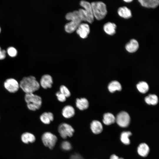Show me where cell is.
I'll return each mask as SVG.
<instances>
[{"label":"cell","mask_w":159,"mask_h":159,"mask_svg":"<svg viewBox=\"0 0 159 159\" xmlns=\"http://www.w3.org/2000/svg\"><path fill=\"white\" fill-rule=\"evenodd\" d=\"M19 85V87L26 94L34 93L38 90L40 87L39 82L33 76L23 77Z\"/></svg>","instance_id":"cell-1"},{"label":"cell","mask_w":159,"mask_h":159,"mask_svg":"<svg viewBox=\"0 0 159 159\" xmlns=\"http://www.w3.org/2000/svg\"><path fill=\"white\" fill-rule=\"evenodd\" d=\"M65 17L67 19L71 21L65 26L66 31L69 33H71L76 29L82 21L78 11L69 13L66 15Z\"/></svg>","instance_id":"cell-2"},{"label":"cell","mask_w":159,"mask_h":159,"mask_svg":"<svg viewBox=\"0 0 159 159\" xmlns=\"http://www.w3.org/2000/svg\"><path fill=\"white\" fill-rule=\"evenodd\" d=\"M24 99L28 108L31 110L36 111L39 109L41 107L42 103L41 97L34 93L26 94Z\"/></svg>","instance_id":"cell-3"},{"label":"cell","mask_w":159,"mask_h":159,"mask_svg":"<svg viewBox=\"0 0 159 159\" xmlns=\"http://www.w3.org/2000/svg\"><path fill=\"white\" fill-rule=\"evenodd\" d=\"M80 4L85 9H80L78 10L82 21L92 23L94 21V16L91 4L85 1H81Z\"/></svg>","instance_id":"cell-4"},{"label":"cell","mask_w":159,"mask_h":159,"mask_svg":"<svg viewBox=\"0 0 159 159\" xmlns=\"http://www.w3.org/2000/svg\"><path fill=\"white\" fill-rule=\"evenodd\" d=\"M91 4L94 16L98 20L103 19L107 13L106 5L101 1L92 2Z\"/></svg>","instance_id":"cell-5"},{"label":"cell","mask_w":159,"mask_h":159,"mask_svg":"<svg viewBox=\"0 0 159 159\" xmlns=\"http://www.w3.org/2000/svg\"><path fill=\"white\" fill-rule=\"evenodd\" d=\"M57 130L60 137L63 140L72 137L74 132L73 127L66 122L60 123L58 127Z\"/></svg>","instance_id":"cell-6"},{"label":"cell","mask_w":159,"mask_h":159,"mask_svg":"<svg viewBox=\"0 0 159 159\" xmlns=\"http://www.w3.org/2000/svg\"><path fill=\"white\" fill-rule=\"evenodd\" d=\"M41 140L43 145L50 150L53 149L58 140L57 137L49 132L44 133L41 135Z\"/></svg>","instance_id":"cell-7"},{"label":"cell","mask_w":159,"mask_h":159,"mask_svg":"<svg viewBox=\"0 0 159 159\" xmlns=\"http://www.w3.org/2000/svg\"><path fill=\"white\" fill-rule=\"evenodd\" d=\"M115 121L120 127H126L128 126L130 122V117L128 114L125 111L120 112L115 118Z\"/></svg>","instance_id":"cell-8"},{"label":"cell","mask_w":159,"mask_h":159,"mask_svg":"<svg viewBox=\"0 0 159 159\" xmlns=\"http://www.w3.org/2000/svg\"><path fill=\"white\" fill-rule=\"evenodd\" d=\"M4 86L8 92L11 93L17 92L20 87L18 82L12 78L6 79L4 83Z\"/></svg>","instance_id":"cell-9"},{"label":"cell","mask_w":159,"mask_h":159,"mask_svg":"<svg viewBox=\"0 0 159 159\" xmlns=\"http://www.w3.org/2000/svg\"><path fill=\"white\" fill-rule=\"evenodd\" d=\"M39 83L40 85L44 89L51 88L53 83L52 78L49 74H45L42 77Z\"/></svg>","instance_id":"cell-10"},{"label":"cell","mask_w":159,"mask_h":159,"mask_svg":"<svg viewBox=\"0 0 159 159\" xmlns=\"http://www.w3.org/2000/svg\"><path fill=\"white\" fill-rule=\"evenodd\" d=\"M90 32L89 25L85 23H81L79 25L76 31L77 33L82 38L87 37Z\"/></svg>","instance_id":"cell-11"},{"label":"cell","mask_w":159,"mask_h":159,"mask_svg":"<svg viewBox=\"0 0 159 159\" xmlns=\"http://www.w3.org/2000/svg\"><path fill=\"white\" fill-rule=\"evenodd\" d=\"M90 128L91 132L95 135L100 133L103 130V126L102 123L97 120H93L91 122Z\"/></svg>","instance_id":"cell-12"},{"label":"cell","mask_w":159,"mask_h":159,"mask_svg":"<svg viewBox=\"0 0 159 159\" xmlns=\"http://www.w3.org/2000/svg\"><path fill=\"white\" fill-rule=\"evenodd\" d=\"M62 114L65 118L69 119L73 117L75 114V110L73 107L70 105L65 106L62 111Z\"/></svg>","instance_id":"cell-13"},{"label":"cell","mask_w":159,"mask_h":159,"mask_svg":"<svg viewBox=\"0 0 159 159\" xmlns=\"http://www.w3.org/2000/svg\"><path fill=\"white\" fill-rule=\"evenodd\" d=\"M39 118L41 121L45 125H49L54 119V115L51 112H45L40 116Z\"/></svg>","instance_id":"cell-14"},{"label":"cell","mask_w":159,"mask_h":159,"mask_svg":"<svg viewBox=\"0 0 159 159\" xmlns=\"http://www.w3.org/2000/svg\"><path fill=\"white\" fill-rule=\"evenodd\" d=\"M76 107L80 110L87 109L89 106V102L88 100L85 97L77 98L75 101Z\"/></svg>","instance_id":"cell-15"},{"label":"cell","mask_w":159,"mask_h":159,"mask_svg":"<svg viewBox=\"0 0 159 159\" xmlns=\"http://www.w3.org/2000/svg\"><path fill=\"white\" fill-rule=\"evenodd\" d=\"M139 47L138 41L135 39H132L126 44L125 48L127 52L132 53L136 52L138 50Z\"/></svg>","instance_id":"cell-16"},{"label":"cell","mask_w":159,"mask_h":159,"mask_svg":"<svg viewBox=\"0 0 159 159\" xmlns=\"http://www.w3.org/2000/svg\"><path fill=\"white\" fill-rule=\"evenodd\" d=\"M59 147L62 150L66 151H69L72 149V146L70 142L67 140H63L61 138L58 139L57 142Z\"/></svg>","instance_id":"cell-17"},{"label":"cell","mask_w":159,"mask_h":159,"mask_svg":"<svg viewBox=\"0 0 159 159\" xmlns=\"http://www.w3.org/2000/svg\"><path fill=\"white\" fill-rule=\"evenodd\" d=\"M138 1L142 6L148 8H155L159 4L158 0H139Z\"/></svg>","instance_id":"cell-18"},{"label":"cell","mask_w":159,"mask_h":159,"mask_svg":"<svg viewBox=\"0 0 159 159\" xmlns=\"http://www.w3.org/2000/svg\"><path fill=\"white\" fill-rule=\"evenodd\" d=\"M22 141L25 144L29 143H33L35 142L36 138L35 135L32 133L26 132L23 133L21 136Z\"/></svg>","instance_id":"cell-19"},{"label":"cell","mask_w":159,"mask_h":159,"mask_svg":"<svg viewBox=\"0 0 159 159\" xmlns=\"http://www.w3.org/2000/svg\"><path fill=\"white\" fill-rule=\"evenodd\" d=\"M116 25L114 23L108 22L105 23L103 26V29L107 34L113 35L116 32Z\"/></svg>","instance_id":"cell-20"},{"label":"cell","mask_w":159,"mask_h":159,"mask_svg":"<svg viewBox=\"0 0 159 159\" xmlns=\"http://www.w3.org/2000/svg\"><path fill=\"white\" fill-rule=\"evenodd\" d=\"M149 151L150 149L149 146L145 143L140 144L137 148V152L138 154L143 157L147 156Z\"/></svg>","instance_id":"cell-21"},{"label":"cell","mask_w":159,"mask_h":159,"mask_svg":"<svg viewBox=\"0 0 159 159\" xmlns=\"http://www.w3.org/2000/svg\"><path fill=\"white\" fill-rule=\"evenodd\" d=\"M117 12L120 17L125 19L130 18L132 16L131 10L126 6H123L119 8Z\"/></svg>","instance_id":"cell-22"},{"label":"cell","mask_w":159,"mask_h":159,"mask_svg":"<svg viewBox=\"0 0 159 159\" xmlns=\"http://www.w3.org/2000/svg\"><path fill=\"white\" fill-rule=\"evenodd\" d=\"M103 122L106 125H110L115 121V117L110 113H105L103 116Z\"/></svg>","instance_id":"cell-23"},{"label":"cell","mask_w":159,"mask_h":159,"mask_svg":"<svg viewBox=\"0 0 159 159\" xmlns=\"http://www.w3.org/2000/svg\"><path fill=\"white\" fill-rule=\"evenodd\" d=\"M109 90L112 93L116 90L120 91L122 87L120 83L117 81H113L110 82L108 87Z\"/></svg>","instance_id":"cell-24"},{"label":"cell","mask_w":159,"mask_h":159,"mask_svg":"<svg viewBox=\"0 0 159 159\" xmlns=\"http://www.w3.org/2000/svg\"><path fill=\"white\" fill-rule=\"evenodd\" d=\"M132 135L130 131H126L122 132L120 135V139L121 141L126 145H128L130 143L129 137Z\"/></svg>","instance_id":"cell-25"},{"label":"cell","mask_w":159,"mask_h":159,"mask_svg":"<svg viewBox=\"0 0 159 159\" xmlns=\"http://www.w3.org/2000/svg\"><path fill=\"white\" fill-rule=\"evenodd\" d=\"M145 102L149 105H155L158 102L157 96L154 94H150L146 96L145 99Z\"/></svg>","instance_id":"cell-26"},{"label":"cell","mask_w":159,"mask_h":159,"mask_svg":"<svg viewBox=\"0 0 159 159\" xmlns=\"http://www.w3.org/2000/svg\"><path fill=\"white\" fill-rule=\"evenodd\" d=\"M136 87L138 90L142 93H146L149 90L148 85L144 81L139 82L137 85Z\"/></svg>","instance_id":"cell-27"},{"label":"cell","mask_w":159,"mask_h":159,"mask_svg":"<svg viewBox=\"0 0 159 159\" xmlns=\"http://www.w3.org/2000/svg\"><path fill=\"white\" fill-rule=\"evenodd\" d=\"M59 91L66 98L69 97L71 95L69 89L64 85H62L60 86Z\"/></svg>","instance_id":"cell-28"},{"label":"cell","mask_w":159,"mask_h":159,"mask_svg":"<svg viewBox=\"0 0 159 159\" xmlns=\"http://www.w3.org/2000/svg\"><path fill=\"white\" fill-rule=\"evenodd\" d=\"M7 52L9 55L12 57H15L17 54L16 49L13 47H9L7 49Z\"/></svg>","instance_id":"cell-29"},{"label":"cell","mask_w":159,"mask_h":159,"mask_svg":"<svg viewBox=\"0 0 159 159\" xmlns=\"http://www.w3.org/2000/svg\"><path fill=\"white\" fill-rule=\"evenodd\" d=\"M56 95L58 100L61 102H63L66 100V97L62 94L59 91L56 93Z\"/></svg>","instance_id":"cell-30"},{"label":"cell","mask_w":159,"mask_h":159,"mask_svg":"<svg viewBox=\"0 0 159 159\" xmlns=\"http://www.w3.org/2000/svg\"><path fill=\"white\" fill-rule=\"evenodd\" d=\"M6 57V51L4 49H1L0 47V60L3 59Z\"/></svg>","instance_id":"cell-31"},{"label":"cell","mask_w":159,"mask_h":159,"mask_svg":"<svg viewBox=\"0 0 159 159\" xmlns=\"http://www.w3.org/2000/svg\"><path fill=\"white\" fill-rule=\"evenodd\" d=\"M110 159H124L122 158H119L118 156L115 154H113L110 157Z\"/></svg>","instance_id":"cell-32"},{"label":"cell","mask_w":159,"mask_h":159,"mask_svg":"<svg viewBox=\"0 0 159 159\" xmlns=\"http://www.w3.org/2000/svg\"><path fill=\"white\" fill-rule=\"evenodd\" d=\"M125 1V2H127V3H130V2H131L132 1V0H124Z\"/></svg>","instance_id":"cell-33"},{"label":"cell","mask_w":159,"mask_h":159,"mask_svg":"<svg viewBox=\"0 0 159 159\" xmlns=\"http://www.w3.org/2000/svg\"><path fill=\"white\" fill-rule=\"evenodd\" d=\"M1 32V28H0V32Z\"/></svg>","instance_id":"cell-34"}]
</instances>
